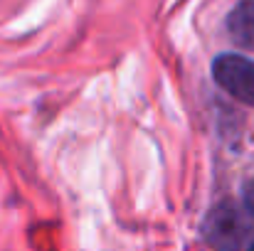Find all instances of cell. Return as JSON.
Returning <instances> with one entry per match:
<instances>
[{
    "mask_svg": "<svg viewBox=\"0 0 254 251\" xmlns=\"http://www.w3.org/2000/svg\"><path fill=\"white\" fill-rule=\"evenodd\" d=\"M252 232V214L247 212V207H240L235 202L212 207L202 222V237L215 251H242L250 244Z\"/></svg>",
    "mask_w": 254,
    "mask_h": 251,
    "instance_id": "1",
    "label": "cell"
},
{
    "mask_svg": "<svg viewBox=\"0 0 254 251\" xmlns=\"http://www.w3.org/2000/svg\"><path fill=\"white\" fill-rule=\"evenodd\" d=\"M212 77L232 99L254 106V59L242 54H220L212 62Z\"/></svg>",
    "mask_w": 254,
    "mask_h": 251,
    "instance_id": "2",
    "label": "cell"
},
{
    "mask_svg": "<svg viewBox=\"0 0 254 251\" xmlns=\"http://www.w3.org/2000/svg\"><path fill=\"white\" fill-rule=\"evenodd\" d=\"M227 32L240 45L254 50V0H242L227 17Z\"/></svg>",
    "mask_w": 254,
    "mask_h": 251,
    "instance_id": "3",
    "label": "cell"
},
{
    "mask_svg": "<svg viewBox=\"0 0 254 251\" xmlns=\"http://www.w3.org/2000/svg\"><path fill=\"white\" fill-rule=\"evenodd\" d=\"M245 207H247V212L254 217V180L247 182V187H245Z\"/></svg>",
    "mask_w": 254,
    "mask_h": 251,
    "instance_id": "4",
    "label": "cell"
},
{
    "mask_svg": "<svg viewBox=\"0 0 254 251\" xmlns=\"http://www.w3.org/2000/svg\"><path fill=\"white\" fill-rule=\"evenodd\" d=\"M250 251H254V244H252V247H250Z\"/></svg>",
    "mask_w": 254,
    "mask_h": 251,
    "instance_id": "5",
    "label": "cell"
}]
</instances>
